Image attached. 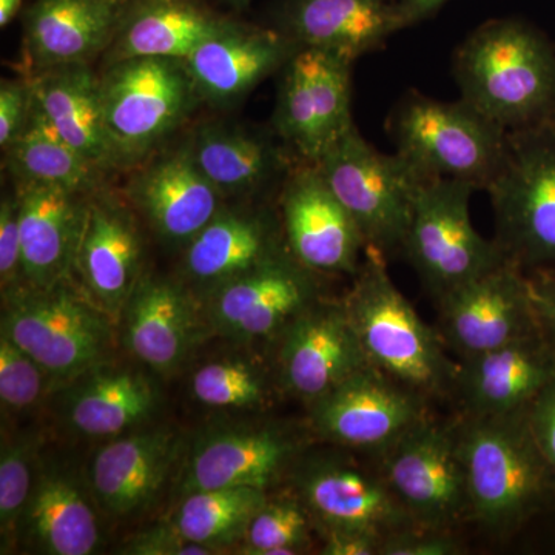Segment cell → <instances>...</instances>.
Wrapping results in <instances>:
<instances>
[{"mask_svg": "<svg viewBox=\"0 0 555 555\" xmlns=\"http://www.w3.org/2000/svg\"><path fill=\"white\" fill-rule=\"evenodd\" d=\"M17 537L42 554L94 553L101 540L100 521L78 478L60 467L39 470Z\"/></svg>", "mask_w": 555, "mask_h": 555, "instance_id": "30", "label": "cell"}, {"mask_svg": "<svg viewBox=\"0 0 555 555\" xmlns=\"http://www.w3.org/2000/svg\"><path fill=\"white\" fill-rule=\"evenodd\" d=\"M528 422L532 436L555 476V377L529 404Z\"/></svg>", "mask_w": 555, "mask_h": 555, "instance_id": "44", "label": "cell"}, {"mask_svg": "<svg viewBox=\"0 0 555 555\" xmlns=\"http://www.w3.org/2000/svg\"><path fill=\"white\" fill-rule=\"evenodd\" d=\"M317 275L287 248L211 292L215 327L238 339L280 337L295 318L321 301Z\"/></svg>", "mask_w": 555, "mask_h": 555, "instance_id": "15", "label": "cell"}, {"mask_svg": "<svg viewBox=\"0 0 555 555\" xmlns=\"http://www.w3.org/2000/svg\"><path fill=\"white\" fill-rule=\"evenodd\" d=\"M476 190L441 178L425 179L416 190L401 254L436 301L509 261L495 240L474 228L470 196Z\"/></svg>", "mask_w": 555, "mask_h": 555, "instance_id": "8", "label": "cell"}, {"mask_svg": "<svg viewBox=\"0 0 555 555\" xmlns=\"http://www.w3.org/2000/svg\"><path fill=\"white\" fill-rule=\"evenodd\" d=\"M147 159L127 195L160 238L188 246L217 217L224 195L196 166L188 144Z\"/></svg>", "mask_w": 555, "mask_h": 555, "instance_id": "19", "label": "cell"}, {"mask_svg": "<svg viewBox=\"0 0 555 555\" xmlns=\"http://www.w3.org/2000/svg\"><path fill=\"white\" fill-rule=\"evenodd\" d=\"M313 518L298 494L264 503L244 534L243 554L295 555L306 553Z\"/></svg>", "mask_w": 555, "mask_h": 555, "instance_id": "37", "label": "cell"}, {"mask_svg": "<svg viewBox=\"0 0 555 555\" xmlns=\"http://www.w3.org/2000/svg\"><path fill=\"white\" fill-rule=\"evenodd\" d=\"M24 286L47 288L75 269L90 196L39 182H17Z\"/></svg>", "mask_w": 555, "mask_h": 555, "instance_id": "23", "label": "cell"}, {"mask_svg": "<svg viewBox=\"0 0 555 555\" xmlns=\"http://www.w3.org/2000/svg\"><path fill=\"white\" fill-rule=\"evenodd\" d=\"M343 305L372 367L427 400L454 396L460 364L396 286L385 254L366 247Z\"/></svg>", "mask_w": 555, "mask_h": 555, "instance_id": "2", "label": "cell"}, {"mask_svg": "<svg viewBox=\"0 0 555 555\" xmlns=\"http://www.w3.org/2000/svg\"><path fill=\"white\" fill-rule=\"evenodd\" d=\"M366 240L386 257L401 251L416 190L425 181L400 155L372 147L353 126L313 164Z\"/></svg>", "mask_w": 555, "mask_h": 555, "instance_id": "9", "label": "cell"}, {"mask_svg": "<svg viewBox=\"0 0 555 555\" xmlns=\"http://www.w3.org/2000/svg\"><path fill=\"white\" fill-rule=\"evenodd\" d=\"M228 24L195 0H130L108 47L107 65L133 57L185 61Z\"/></svg>", "mask_w": 555, "mask_h": 555, "instance_id": "32", "label": "cell"}, {"mask_svg": "<svg viewBox=\"0 0 555 555\" xmlns=\"http://www.w3.org/2000/svg\"><path fill=\"white\" fill-rule=\"evenodd\" d=\"M120 317L124 343L145 366L169 375L184 363L196 337V313L179 284L141 278Z\"/></svg>", "mask_w": 555, "mask_h": 555, "instance_id": "27", "label": "cell"}, {"mask_svg": "<svg viewBox=\"0 0 555 555\" xmlns=\"http://www.w3.org/2000/svg\"><path fill=\"white\" fill-rule=\"evenodd\" d=\"M178 451L179 438L169 429L144 430L109 441L90 463L94 502L115 517L144 509L166 483Z\"/></svg>", "mask_w": 555, "mask_h": 555, "instance_id": "26", "label": "cell"}, {"mask_svg": "<svg viewBox=\"0 0 555 555\" xmlns=\"http://www.w3.org/2000/svg\"><path fill=\"white\" fill-rule=\"evenodd\" d=\"M142 243L129 208L104 189L90 196L73 273L83 294L115 320L141 281Z\"/></svg>", "mask_w": 555, "mask_h": 555, "instance_id": "18", "label": "cell"}, {"mask_svg": "<svg viewBox=\"0 0 555 555\" xmlns=\"http://www.w3.org/2000/svg\"><path fill=\"white\" fill-rule=\"evenodd\" d=\"M379 470L416 526L452 531L469 520L459 420L429 416L383 452Z\"/></svg>", "mask_w": 555, "mask_h": 555, "instance_id": "11", "label": "cell"}, {"mask_svg": "<svg viewBox=\"0 0 555 555\" xmlns=\"http://www.w3.org/2000/svg\"><path fill=\"white\" fill-rule=\"evenodd\" d=\"M463 553L462 543L451 529L411 526L387 535L382 555H456Z\"/></svg>", "mask_w": 555, "mask_h": 555, "instance_id": "41", "label": "cell"}, {"mask_svg": "<svg viewBox=\"0 0 555 555\" xmlns=\"http://www.w3.org/2000/svg\"><path fill=\"white\" fill-rule=\"evenodd\" d=\"M35 94L30 78L3 79L0 83V147L7 150L30 120Z\"/></svg>", "mask_w": 555, "mask_h": 555, "instance_id": "42", "label": "cell"}, {"mask_svg": "<svg viewBox=\"0 0 555 555\" xmlns=\"http://www.w3.org/2000/svg\"><path fill=\"white\" fill-rule=\"evenodd\" d=\"M193 397L222 409H257L269 401L264 369L246 358H224L203 364L192 377Z\"/></svg>", "mask_w": 555, "mask_h": 555, "instance_id": "36", "label": "cell"}, {"mask_svg": "<svg viewBox=\"0 0 555 555\" xmlns=\"http://www.w3.org/2000/svg\"><path fill=\"white\" fill-rule=\"evenodd\" d=\"M459 444L469 520L513 532L555 502V476L528 422V409L492 416L462 415Z\"/></svg>", "mask_w": 555, "mask_h": 555, "instance_id": "3", "label": "cell"}, {"mask_svg": "<svg viewBox=\"0 0 555 555\" xmlns=\"http://www.w3.org/2000/svg\"><path fill=\"white\" fill-rule=\"evenodd\" d=\"M3 155L7 170L17 182L56 185L87 196L104 189L107 171L69 145L36 102L27 127Z\"/></svg>", "mask_w": 555, "mask_h": 555, "instance_id": "34", "label": "cell"}, {"mask_svg": "<svg viewBox=\"0 0 555 555\" xmlns=\"http://www.w3.org/2000/svg\"><path fill=\"white\" fill-rule=\"evenodd\" d=\"M485 192L505 257L526 272L555 269V124L507 133Z\"/></svg>", "mask_w": 555, "mask_h": 555, "instance_id": "5", "label": "cell"}, {"mask_svg": "<svg viewBox=\"0 0 555 555\" xmlns=\"http://www.w3.org/2000/svg\"><path fill=\"white\" fill-rule=\"evenodd\" d=\"M53 379L27 352L0 334V400L11 411L35 406Z\"/></svg>", "mask_w": 555, "mask_h": 555, "instance_id": "39", "label": "cell"}, {"mask_svg": "<svg viewBox=\"0 0 555 555\" xmlns=\"http://www.w3.org/2000/svg\"><path fill=\"white\" fill-rule=\"evenodd\" d=\"M0 284L3 297L24 286L20 204L16 193L3 196L0 203Z\"/></svg>", "mask_w": 555, "mask_h": 555, "instance_id": "40", "label": "cell"}, {"mask_svg": "<svg viewBox=\"0 0 555 555\" xmlns=\"http://www.w3.org/2000/svg\"><path fill=\"white\" fill-rule=\"evenodd\" d=\"M2 332L46 369L69 383L105 363L113 318L69 280L47 288L21 286L3 297Z\"/></svg>", "mask_w": 555, "mask_h": 555, "instance_id": "6", "label": "cell"}, {"mask_svg": "<svg viewBox=\"0 0 555 555\" xmlns=\"http://www.w3.org/2000/svg\"><path fill=\"white\" fill-rule=\"evenodd\" d=\"M437 331L460 361L542 331L529 276L513 261L437 299Z\"/></svg>", "mask_w": 555, "mask_h": 555, "instance_id": "12", "label": "cell"}, {"mask_svg": "<svg viewBox=\"0 0 555 555\" xmlns=\"http://www.w3.org/2000/svg\"><path fill=\"white\" fill-rule=\"evenodd\" d=\"M280 204L284 241L295 259L315 273L356 275L366 240L313 164L292 166Z\"/></svg>", "mask_w": 555, "mask_h": 555, "instance_id": "14", "label": "cell"}, {"mask_svg": "<svg viewBox=\"0 0 555 555\" xmlns=\"http://www.w3.org/2000/svg\"><path fill=\"white\" fill-rule=\"evenodd\" d=\"M462 100L507 133L555 124V43L517 17L485 22L455 50Z\"/></svg>", "mask_w": 555, "mask_h": 555, "instance_id": "1", "label": "cell"}, {"mask_svg": "<svg viewBox=\"0 0 555 555\" xmlns=\"http://www.w3.org/2000/svg\"><path fill=\"white\" fill-rule=\"evenodd\" d=\"M404 28L393 0H286L278 30L299 49L356 62Z\"/></svg>", "mask_w": 555, "mask_h": 555, "instance_id": "25", "label": "cell"}, {"mask_svg": "<svg viewBox=\"0 0 555 555\" xmlns=\"http://www.w3.org/2000/svg\"><path fill=\"white\" fill-rule=\"evenodd\" d=\"M233 2H238V3H241V2H246V0H233Z\"/></svg>", "mask_w": 555, "mask_h": 555, "instance_id": "49", "label": "cell"}, {"mask_svg": "<svg viewBox=\"0 0 555 555\" xmlns=\"http://www.w3.org/2000/svg\"><path fill=\"white\" fill-rule=\"evenodd\" d=\"M298 49L280 30L229 21L221 31L201 43L184 64L201 100L232 104L283 69Z\"/></svg>", "mask_w": 555, "mask_h": 555, "instance_id": "24", "label": "cell"}, {"mask_svg": "<svg viewBox=\"0 0 555 555\" xmlns=\"http://www.w3.org/2000/svg\"><path fill=\"white\" fill-rule=\"evenodd\" d=\"M188 147L196 166L224 198L255 195L275 179L286 178L297 159L269 139L219 122L199 126Z\"/></svg>", "mask_w": 555, "mask_h": 555, "instance_id": "33", "label": "cell"}, {"mask_svg": "<svg viewBox=\"0 0 555 555\" xmlns=\"http://www.w3.org/2000/svg\"><path fill=\"white\" fill-rule=\"evenodd\" d=\"M35 102L62 138L104 171L120 169L105 127L101 78L90 64H68L33 73Z\"/></svg>", "mask_w": 555, "mask_h": 555, "instance_id": "29", "label": "cell"}, {"mask_svg": "<svg viewBox=\"0 0 555 555\" xmlns=\"http://www.w3.org/2000/svg\"><path fill=\"white\" fill-rule=\"evenodd\" d=\"M65 415L87 437L112 438L147 422L158 406L156 387L137 369L107 361L68 383Z\"/></svg>", "mask_w": 555, "mask_h": 555, "instance_id": "31", "label": "cell"}, {"mask_svg": "<svg viewBox=\"0 0 555 555\" xmlns=\"http://www.w3.org/2000/svg\"><path fill=\"white\" fill-rule=\"evenodd\" d=\"M297 494L320 532L364 531L382 537L416 526L382 470L341 459H313L295 474Z\"/></svg>", "mask_w": 555, "mask_h": 555, "instance_id": "16", "label": "cell"}, {"mask_svg": "<svg viewBox=\"0 0 555 555\" xmlns=\"http://www.w3.org/2000/svg\"><path fill=\"white\" fill-rule=\"evenodd\" d=\"M130 0H35L24 14L27 75L90 64L108 50Z\"/></svg>", "mask_w": 555, "mask_h": 555, "instance_id": "22", "label": "cell"}, {"mask_svg": "<svg viewBox=\"0 0 555 555\" xmlns=\"http://www.w3.org/2000/svg\"><path fill=\"white\" fill-rule=\"evenodd\" d=\"M278 339L281 383L308 404L371 366L343 302L318 301L295 318Z\"/></svg>", "mask_w": 555, "mask_h": 555, "instance_id": "17", "label": "cell"}, {"mask_svg": "<svg viewBox=\"0 0 555 555\" xmlns=\"http://www.w3.org/2000/svg\"><path fill=\"white\" fill-rule=\"evenodd\" d=\"M299 452L294 434L276 426L233 427L201 438L182 473V492L219 488L268 491Z\"/></svg>", "mask_w": 555, "mask_h": 555, "instance_id": "21", "label": "cell"}, {"mask_svg": "<svg viewBox=\"0 0 555 555\" xmlns=\"http://www.w3.org/2000/svg\"><path fill=\"white\" fill-rule=\"evenodd\" d=\"M268 502L258 488H219L185 494L170 524L185 539L222 550L246 534L255 514Z\"/></svg>", "mask_w": 555, "mask_h": 555, "instance_id": "35", "label": "cell"}, {"mask_svg": "<svg viewBox=\"0 0 555 555\" xmlns=\"http://www.w3.org/2000/svg\"><path fill=\"white\" fill-rule=\"evenodd\" d=\"M528 276L540 327L555 346V269L532 270Z\"/></svg>", "mask_w": 555, "mask_h": 555, "instance_id": "45", "label": "cell"}, {"mask_svg": "<svg viewBox=\"0 0 555 555\" xmlns=\"http://www.w3.org/2000/svg\"><path fill=\"white\" fill-rule=\"evenodd\" d=\"M286 250L283 228L268 211L222 207L185 246L184 268L193 281L215 291Z\"/></svg>", "mask_w": 555, "mask_h": 555, "instance_id": "28", "label": "cell"}, {"mask_svg": "<svg viewBox=\"0 0 555 555\" xmlns=\"http://www.w3.org/2000/svg\"><path fill=\"white\" fill-rule=\"evenodd\" d=\"M321 535L324 555H382L386 539L364 531H326Z\"/></svg>", "mask_w": 555, "mask_h": 555, "instance_id": "46", "label": "cell"}, {"mask_svg": "<svg viewBox=\"0 0 555 555\" xmlns=\"http://www.w3.org/2000/svg\"><path fill=\"white\" fill-rule=\"evenodd\" d=\"M352 65L337 54L298 49L284 65L273 124L288 152L317 164L352 129Z\"/></svg>", "mask_w": 555, "mask_h": 555, "instance_id": "10", "label": "cell"}, {"mask_svg": "<svg viewBox=\"0 0 555 555\" xmlns=\"http://www.w3.org/2000/svg\"><path fill=\"white\" fill-rule=\"evenodd\" d=\"M35 447L28 438L3 440L0 452V531L3 545L16 539L20 521L30 502L36 476Z\"/></svg>", "mask_w": 555, "mask_h": 555, "instance_id": "38", "label": "cell"}, {"mask_svg": "<svg viewBox=\"0 0 555 555\" xmlns=\"http://www.w3.org/2000/svg\"><path fill=\"white\" fill-rule=\"evenodd\" d=\"M101 102L119 167L142 164L201 100L184 61L133 57L108 64Z\"/></svg>", "mask_w": 555, "mask_h": 555, "instance_id": "7", "label": "cell"}, {"mask_svg": "<svg viewBox=\"0 0 555 555\" xmlns=\"http://www.w3.org/2000/svg\"><path fill=\"white\" fill-rule=\"evenodd\" d=\"M386 129L397 155L423 178L455 179L488 188L502 164L507 131L469 102H447L411 91L389 113Z\"/></svg>", "mask_w": 555, "mask_h": 555, "instance_id": "4", "label": "cell"}, {"mask_svg": "<svg viewBox=\"0 0 555 555\" xmlns=\"http://www.w3.org/2000/svg\"><path fill=\"white\" fill-rule=\"evenodd\" d=\"M24 0H0V27H9Z\"/></svg>", "mask_w": 555, "mask_h": 555, "instance_id": "48", "label": "cell"}, {"mask_svg": "<svg viewBox=\"0 0 555 555\" xmlns=\"http://www.w3.org/2000/svg\"><path fill=\"white\" fill-rule=\"evenodd\" d=\"M427 403V398L367 366L309 404L310 422L324 440L382 455L433 416Z\"/></svg>", "mask_w": 555, "mask_h": 555, "instance_id": "13", "label": "cell"}, {"mask_svg": "<svg viewBox=\"0 0 555 555\" xmlns=\"http://www.w3.org/2000/svg\"><path fill=\"white\" fill-rule=\"evenodd\" d=\"M124 554L131 555H211L218 550L193 540L185 539L173 525H160L158 528L142 532L124 547Z\"/></svg>", "mask_w": 555, "mask_h": 555, "instance_id": "43", "label": "cell"}, {"mask_svg": "<svg viewBox=\"0 0 555 555\" xmlns=\"http://www.w3.org/2000/svg\"><path fill=\"white\" fill-rule=\"evenodd\" d=\"M447 2L448 0H401L398 2V9L404 27L409 28L433 16Z\"/></svg>", "mask_w": 555, "mask_h": 555, "instance_id": "47", "label": "cell"}, {"mask_svg": "<svg viewBox=\"0 0 555 555\" xmlns=\"http://www.w3.org/2000/svg\"><path fill=\"white\" fill-rule=\"evenodd\" d=\"M454 397L462 415L525 411L555 377V346L543 331L459 361Z\"/></svg>", "mask_w": 555, "mask_h": 555, "instance_id": "20", "label": "cell"}]
</instances>
